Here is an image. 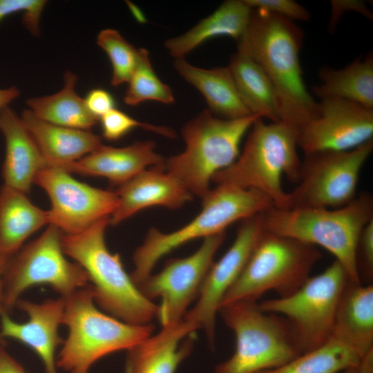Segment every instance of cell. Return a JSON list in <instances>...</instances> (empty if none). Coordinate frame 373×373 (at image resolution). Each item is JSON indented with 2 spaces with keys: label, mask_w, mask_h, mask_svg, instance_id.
Wrapping results in <instances>:
<instances>
[{
  "label": "cell",
  "mask_w": 373,
  "mask_h": 373,
  "mask_svg": "<svg viewBox=\"0 0 373 373\" xmlns=\"http://www.w3.org/2000/svg\"><path fill=\"white\" fill-rule=\"evenodd\" d=\"M304 32L295 21L260 9H252L238 50L255 61L276 91L280 122L299 133L318 111L308 91L300 53Z\"/></svg>",
  "instance_id": "6da1fadb"
},
{
  "label": "cell",
  "mask_w": 373,
  "mask_h": 373,
  "mask_svg": "<svg viewBox=\"0 0 373 373\" xmlns=\"http://www.w3.org/2000/svg\"><path fill=\"white\" fill-rule=\"evenodd\" d=\"M261 218L264 231L327 249L352 282L361 283L356 249L363 229L373 219L370 193H361L347 204L335 209L272 207L262 213Z\"/></svg>",
  "instance_id": "7a4b0ae2"
},
{
  "label": "cell",
  "mask_w": 373,
  "mask_h": 373,
  "mask_svg": "<svg viewBox=\"0 0 373 373\" xmlns=\"http://www.w3.org/2000/svg\"><path fill=\"white\" fill-rule=\"evenodd\" d=\"M110 217L77 234L63 233L61 246L86 271L96 305L107 314L135 325L151 323L158 305L146 298L125 271L118 254L106 247L105 231Z\"/></svg>",
  "instance_id": "3957f363"
},
{
  "label": "cell",
  "mask_w": 373,
  "mask_h": 373,
  "mask_svg": "<svg viewBox=\"0 0 373 373\" xmlns=\"http://www.w3.org/2000/svg\"><path fill=\"white\" fill-rule=\"evenodd\" d=\"M298 135L282 122L266 123L258 118L249 131L242 153L232 164L216 173L211 182L256 189L267 195L274 207L288 209L289 195L282 179L285 176L295 184L299 180Z\"/></svg>",
  "instance_id": "277c9868"
},
{
  "label": "cell",
  "mask_w": 373,
  "mask_h": 373,
  "mask_svg": "<svg viewBox=\"0 0 373 373\" xmlns=\"http://www.w3.org/2000/svg\"><path fill=\"white\" fill-rule=\"evenodd\" d=\"M64 298L62 325L68 332L57 356V365L66 373H89L100 358L127 350L153 334L151 323L131 325L101 312L90 283Z\"/></svg>",
  "instance_id": "5b68a950"
},
{
  "label": "cell",
  "mask_w": 373,
  "mask_h": 373,
  "mask_svg": "<svg viewBox=\"0 0 373 373\" xmlns=\"http://www.w3.org/2000/svg\"><path fill=\"white\" fill-rule=\"evenodd\" d=\"M272 207L271 200L256 189L216 185L202 198V209L189 223L170 233L155 228L148 231L133 256L134 269L130 274L133 281L136 285L141 283L152 274L163 256L180 246L224 233L235 222L262 213Z\"/></svg>",
  "instance_id": "8992f818"
},
{
  "label": "cell",
  "mask_w": 373,
  "mask_h": 373,
  "mask_svg": "<svg viewBox=\"0 0 373 373\" xmlns=\"http://www.w3.org/2000/svg\"><path fill=\"white\" fill-rule=\"evenodd\" d=\"M258 118L224 119L204 110L182 126L184 150L166 159L164 170L202 199L213 175L237 159L242 139Z\"/></svg>",
  "instance_id": "52a82bcc"
},
{
  "label": "cell",
  "mask_w": 373,
  "mask_h": 373,
  "mask_svg": "<svg viewBox=\"0 0 373 373\" xmlns=\"http://www.w3.org/2000/svg\"><path fill=\"white\" fill-rule=\"evenodd\" d=\"M218 313L235 334L236 349L213 373H259L301 354L287 321L262 312L257 302L232 303L221 306Z\"/></svg>",
  "instance_id": "ba28073f"
},
{
  "label": "cell",
  "mask_w": 373,
  "mask_h": 373,
  "mask_svg": "<svg viewBox=\"0 0 373 373\" xmlns=\"http://www.w3.org/2000/svg\"><path fill=\"white\" fill-rule=\"evenodd\" d=\"M321 256L314 246L262 230L220 307L238 301L256 302L270 290L279 297L292 294L310 277Z\"/></svg>",
  "instance_id": "9c48e42d"
},
{
  "label": "cell",
  "mask_w": 373,
  "mask_h": 373,
  "mask_svg": "<svg viewBox=\"0 0 373 373\" xmlns=\"http://www.w3.org/2000/svg\"><path fill=\"white\" fill-rule=\"evenodd\" d=\"M350 281L345 268L335 260L292 294L263 300L258 306L264 312L283 316L303 354L330 338L341 300Z\"/></svg>",
  "instance_id": "30bf717a"
},
{
  "label": "cell",
  "mask_w": 373,
  "mask_h": 373,
  "mask_svg": "<svg viewBox=\"0 0 373 373\" xmlns=\"http://www.w3.org/2000/svg\"><path fill=\"white\" fill-rule=\"evenodd\" d=\"M63 233L49 224L41 236L10 258L3 275L2 310L10 314L21 294L35 285H47L66 298L89 284L84 269L66 258Z\"/></svg>",
  "instance_id": "8fae6325"
},
{
  "label": "cell",
  "mask_w": 373,
  "mask_h": 373,
  "mask_svg": "<svg viewBox=\"0 0 373 373\" xmlns=\"http://www.w3.org/2000/svg\"><path fill=\"white\" fill-rule=\"evenodd\" d=\"M373 150V139L348 151H322L305 154L300 177L289 195L291 208L343 207L356 196L362 168Z\"/></svg>",
  "instance_id": "7c38bea8"
},
{
  "label": "cell",
  "mask_w": 373,
  "mask_h": 373,
  "mask_svg": "<svg viewBox=\"0 0 373 373\" xmlns=\"http://www.w3.org/2000/svg\"><path fill=\"white\" fill-rule=\"evenodd\" d=\"M224 238L225 232L204 238L193 254L168 260L160 272L150 274L137 285L148 300L161 298L156 318L162 327L181 321L187 308L197 300Z\"/></svg>",
  "instance_id": "4fadbf2b"
},
{
  "label": "cell",
  "mask_w": 373,
  "mask_h": 373,
  "mask_svg": "<svg viewBox=\"0 0 373 373\" xmlns=\"http://www.w3.org/2000/svg\"><path fill=\"white\" fill-rule=\"evenodd\" d=\"M34 183L43 188L50 199L49 224L65 234L79 233L97 221L110 217L117 204L114 191L81 182L59 167H44L37 173Z\"/></svg>",
  "instance_id": "5bb4252c"
},
{
  "label": "cell",
  "mask_w": 373,
  "mask_h": 373,
  "mask_svg": "<svg viewBox=\"0 0 373 373\" xmlns=\"http://www.w3.org/2000/svg\"><path fill=\"white\" fill-rule=\"evenodd\" d=\"M261 213L242 220L233 244L213 262L192 309L183 319L203 329L211 348L216 343V315L223 298L244 269L262 232Z\"/></svg>",
  "instance_id": "9a60e30c"
},
{
  "label": "cell",
  "mask_w": 373,
  "mask_h": 373,
  "mask_svg": "<svg viewBox=\"0 0 373 373\" xmlns=\"http://www.w3.org/2000/svg\"><path fill=\"white\" fill-rule=\"evenodd\" d=\"M318 104L317 116L298 135L304 153L348 151L373 139V108L338 98L322 99Z\"/></svg>",
  "instance_id": "2e32d148"
},
{
  "label": "cell",
  "mask_w": 373,
  "mask_h": 373,
  "mask_svg": "<svg viewBox=\"0 0 373 373\" xmlns=\"http://www.w3.org/2000/svg\"><path fill=\"white\" fill-rule=\"evenodd\" d=\"M16 307L28 316L24 323L0 312V343L13 339L30 348L40 358L46 373H58L56 350L64 339L59 334L64 312V298L47 299L37 303L20 298Z\"/></svg>",
  "instance_id": "e0dca14e"
},
{
  "label": "cell",
  "mask_w": 373,
  "mask_h": 373,
  "mask_svg": "<svg viewBox=\"0 0 373 373\" xmlns=\"http://www.w3.org/2000/svg\"><path fill=\"white\" fill-rule=\"evenodd\" d=\"M165 160L156 152L155 142L146 140L119 148L102 144L78 160L50 166L70 173L104 177L118 187L149 168L164 166Z\"/></svg>",
  "instance_id": "ac0fdd59"
},
{
  "label": "cell",
  "mask_w": 373,
  "mask_h": 373,
  "mask_svg": "<svg viewBox=\"0 0 373 373\" xmlns=\"http://www.w3.org/2000/svg\"><path fill=\"white\" fill-rule=\"evenodd\" d=\"M117 207L109 218L117 225L140 210L153 206L168 209L181 208L193 195L164 166L149 168L118 186Z\"/></svg>",
  "instance_id": "d6986e66"
},
{
  "label": "cell",
  "mask_w": 373,
  "mask_h": 373,
  "mask_svg": "<svg viewBox=\"0 0 373 373\" xmlns=\"http://www.w3.org/2000/svg\"><path fill=\"white\" fill-rule=\"evenodd\" d=\"M197 329L184 319L163 326L126 350L124 373H175L192 352Z\"/></svg>",
  "instance_id": "ffe728a7"
},
{
  "label": "cell",
  "mask_w": 373,
  "mask_h": 373,
  "mask_svg": "<svg viewBox=\"0 0 373 373\" xmlns=\"http://www.w3.org/2000/svg\"><path fill=\"white\" fill-rule=\"evenodd\" d=\"M0 131L6 142L4 184L27 194L45 161L21 118L8 106L0 110Z\"/></svg>",
  "instance_id": "44dd1931"
},
{
  "label": "cell",
  "mask_w": 373,
  "mask_h": 373,
  "mask_svg": "<svg viewBox=\"0 0 373 373\" xmlns=\"http://www.w3.org/2000/svg\"><path fill=\"white\" fill-rule=\"evenodd\" d=\"M20 118L37 146L46 166L78 160L102 144L101 137L90 131L51 124L29 109H25Z\"/></svg>",
  "instance_id": "7402d4cb"
},
{
  "label": "cell",
  "mask_w": 373,
  "mask_h": 373,
  "mask_svg": "<svg viewBox=\"0 0 373 373\" xmlns=\"http://www.w3.org/2000/svg\"><path fill=\"white\" fill-rule=\"evenodd\" d=\"M332 336L363 356L373 352V287L350 281L341 300Z\"/></svg>",
  "instance_id": "603a6c76"
},
{
  "label": "cell",
  "mask_w": 373,
  "mask_h": 373,
  "mask_svg": "<svg viewBox=\"0 0 373 373\" xmlns=\"http://www.w3.org/2000/svg\"><path fill=\"white\" fill-rule=\"evenodd\" d=\"M251 11L244 0L225 1L185 33L165 41V48L178 59H184L200 44L216 37L227 36L238 41L248 26Z\"/></svg>",
  "instance_id": "cb8c5ba5"
},
{
  "label": "cell",
  "mask_w": 373,
  "mask_h": 373,
  "mask_svg": "<svg viewBox=\"0 0 373 373\" xmlns=\"http://www.w3.org/2000/svg\"><path fill=\"white\" fill-rule=\"evenodd\" d=\"M178 74L204 96L208 110L224 119H238L252 115L243 103L227 67L205 69L175 59Z\"/></svg>",
  "instance_id": "d4e9b609"
},
{
  "label": "cell",
  "mask_w": 373,
  "mask_h": 373,
  "mask_svg": "<svg viewBox=\"0 0 373 373\" xmlns=\"http://www.w3.org/2000/svg\"><path fill=\"white\" fill-rule=\"evenodd\" d=\"M45 224L48 211L35 206L26 193L3 184L0 189V251L12 257L25 240Z\"/></svg>",
  "instance_id": "484cf974"
},
{
  "label": "cell",
  "mask_w": 373,
  "mask_h": 373,
  "mask_svg": "<svg viewBox=\"0 0 373 373\" xmlns=\"http://www.w3.org/2000/svg\"><path fill=\"white\" fill-rule=\"evenodd\" d=\"M321 83L312 93L321 99L338 98L373 108V55L356 58L344 68L324 66L319 69Z\"/></svg>",
  "instance_id": "4316f807"
},
{
  "label": "cell",
  "mask_w": 373,
  "mask_h": 373,
  "mask_svg": "<svg viewBox=\"0 0 373 373\" xmlns=\"http://www.w3.org/2000/svg\"><path fill=\"white\" fill-rule=\"evenodd\" d=\"M78 77L70 70L64 75V86L58 92L27 99L28 109L39 118L56 125L90 131L99 119L87 108L84 98L76 92Z\"/></svg>",
  "instance_id": "83f0119b"
},
{
  "label": "cell",
  "mask_w": 373,
  "mask_h": 373,
  "mask_svg": "<svg viewBox=\"0 0 373 373\" xmlns=\"http://www.w3.org/2000/svg\"><path fill=\"white\" fill-rule=\"evenodd\" d=\"M228 68L249 112L271 122H280L276 91L261 67L247 55L237 51L232 55Z\"/></svg>",
  "instance_id": "f1b7e54d"
},
{
  "label": "cell",
  "mask_w": 373,
  "mask_h": 373,
  "mask_svg": "<svg viewBox=\"0 0 373 373\" xmlns=\"http://www.w3.org/2000/svg\"><path fill=\"white\" fill-rule=\"evenodd\" d=\"M364 357L353 347L331 336L321 346L301 354L280 367L259 373H338L360 365Z\"/></svg>",
  "instance_id": "f546056e"
},
{
  "label": "cell",
  "mask_w": 373,
  "mask_h": 373,
  "mask_svg": "<svg viewBox=\"0 0 373 373\" xmlns=\"http://www.w3.org/2000/svg\"><path fill=\"white\" fill-rule=\"evenodd\" d=\"M139 61L128 82L124 102L128 106H137L146 100L157 101L165 104L174 103L172 90L155 73L149 51L141 48H139Z\"/></svg>",
  "instance_id": "4dcf8cb0"
},
{
  "label": "cell",
  "mask_w": 373,
  "mask_h": 373,
  "mask_svg": "<svg viewBox=\"0 0 373 373\" xmlns=\"http://www.w3.org/2000/svg\"><path fill=\"white\" fill-rule=\"evenodd\" d=\"M96 43L108 55L112 66L111 85L128 83L137 65L139 49L128 42L115 29L101 30Z\"/></svg>",
  "instance_id": "1f68e13d"
},
{
  "label": "cell",
  "mask_w": 373,
  "mask_h": 373,
  "mask_svg": "<svg viewBox=\"0 0 373 373\" xmlns=\"http://www.w3.org/2000/svg\"><path fill=\"white\" fill-rule=\"evenodd\" d=\"M99 120L102 135L106 140L110 141H116L122 138L136 127L143 128L169 138L175 137V131L169 127L139 122L115 108L103 115Z\"/></svg>",
  "instance_id": "d6a6232c"
},
{
  "label": "cell",
  "mask_w": 373,
  "mask_h": 373,
  "mask_svg": "<svg viewBox=\"0 0 373 373\" xmlns=\"http://www.w3.org/2000/svg\"><path fill=\"white\" fill-rule=\"evenodd\" d=\"M46 4L44 0H0V22L11 14L21 12L24 26L31 35L38 37L39 21Z\"/></svg>",
  "instance_id": "836d02e7"
},
{
  "label": "cell",
  "mask_w": 373,
  "mask_h": 373,
  "mask_svg": "<svg viewBox=\"0 0 373 373\" xmlns=\"http://www.w3.org/2000/svg\"><path fill=\"white\" fill-rule=\"evenodd\" d=\"M251 9H260L278 15L293 21H309L311 13L293 0H244Z\"/></svg>",
  "instance_id": "e575fe53"
},
{
  "label": "cell",
  "mask_w": 373,
  "mask_h": 373,
  "mask_svg": "<svg viewBox=\"0 0 373 373\" xmlns=\"http://www.w3.org/2000/svg\"><path fill=\"white\" fill-rule=\"evenodd\" d=\"M356 262L360 278L373 277V219L363 229L356 249Z\"/></svg>",
  "instance_id": "d590c367"
},
{
  "label": "cell",
  "mask_w": 373,
  "mask_h": 373,
  "mask_svg": "<svg viewBox=\"0 0 373 373\" xmlns=\"http://www.w3.org/2000/svg\"><path fill=\"white\" fill-rule=\"evenodd\" d=\"M331 15L329 30H334L342 16L346 12H356L369 20H372L373 15L364 1L361 0H332L330 1Z\"/></svg>",
  "instance_id": "8d00e7d4"
},
{
  "label": "cell",
  "mask_w": 373,
  "mask_h": 373,
  "mask_svg": "<svg viewBox=\"0 0 373 373\" xmlns=\"http://www.w3.org/2000/svg\"><path fill=\"white\" fill-rule=\"evenodd\" d=\"M84 101L88 111L99 120L103 115L115 108V102L112 95L102 88L90 90Z\"/></svg>",
  "instance_id": "74e56055"
},
{
  "label": "cell",
  "mask_w": 373,
  "mask_h": 373,
  "mask_svg": "<svg viewBox=\"0 0 373 373\" xmlns=\"http://www.w3.org/2000/svg\"><path fill=\"white\" fill-rule=\"evenodd\" d=\"M0 373H30L28 372L0 343Z\"/></svg>",
  "instance_id": "f35d334b"
},
{
  "label": "cell",
  "mask_w": 373,
  "mask_h": 373,
  "mask_svg": "<svg viewBox=\"0 0 373 373\" xmlns=\"http://www.w3.org/2000/svg\"><path fill=\"white\" fill-rule=\"evenodd\" d=\"M343 373H373V354L366 356L360 365L347 367Z\"/></svg>",
  "instance_id": "ab89813d"
},
{
  "label": "cell",
  "mask_w": 373,
  "mask_h": 373,
  "mask_svg": "<svg viewBox=\"0 0 373 373\" xmlns=\"http://www.w3.org/2000/svg\"><path fill=\"white\" fill-rule=\"evenodd\" d=\"M19 95V90L14 86L8 88H0V110L7 106L9 103L17 98Z\"/></svg>",
  "instance_id": "60d3db41"
},
{
  "label": "cell",
  "mask_w": 373,
  "mask_h": 373,
  "mask_svg": "<svg viewBox=\"0 0 373 373\" xmlns=\"http://www.w3.org/2000/svg\"><path fill=\"white\" fill-rule=\"evenodd\" d=\"M11 257L7 256L0 251V312L3 309V280L5 270Z\"/></svg>",
  "instance_id": "b9f144b4"
}]
</instances>
